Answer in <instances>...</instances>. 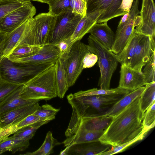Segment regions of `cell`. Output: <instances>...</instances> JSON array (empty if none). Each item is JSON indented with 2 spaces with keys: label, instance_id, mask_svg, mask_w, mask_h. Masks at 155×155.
<instances>
[{
  "label": "cell",
  "instance_id": "obj_25",
  "mask_svg": "<svg viewBox=\"0 0 155 155\" xmlns=\"http://www.w3.org/2000/svg\"><path fill=\"white\" fill-rule=\"evenodd\" d=\"M29 145V141L16 138L12 136L8 137L0 142V154L7 151L15 153L23 151Z\"/></svg>",
  "mask_w": 155,
  "mask_h": 155
},
{
  "label": "cell",
  "instance_id": "obj_34",
  "mask_svg": "<svg viewBox=\"0 0 155 155\" xmlns=\"http://www.w3.org/2000/svg\"><path fill=\"white\" fill-rule=\"evenodd\" d=\"M70 3V0H50L47 3L49 12L57 16L67 9H71Z\"/></svg>",
  "mask_w": 155,
  "mask_h": 155
},
{
  "label": "cell",
  "instance_id": "obj_32",
  "mask_svg": "<svg viewBox=\"0 0 155 155\" xmlns=\"http://www.w3.org/2000/svg\"><path fill=\"white\" fill-rule=\"evenodd\" d=\"M31 0H0V21L5 16Z\"/></svg>",
  "mask_w": 155,
  "mask_h": 155
},
{
  "label": "cell",
  "instance_id": "obj_5",
  "mask_svg": "<svg viewBox=\"0 0 155 155\" xmlns=\"http://www.w3.org/2000/svg\"><path fill=\"white\" fill-rule=\"evenodd\" d=\"M90 51L97 57L100 73L98 86L100 89L110 88L111 79L116 70L118 61L116 55L108 50L94 37L90 35L87 39Z\"/></svg>",
  "mask_w": 155,
  "mask_h": 155
},
{
  "label": "cell",
  "instance_id": "obj_14",
  "mask_svg": "<svg viewBox=\"0 0 155 155\" xmlns=\"http://www.w3.org/2000/svg\"><path fill=\"white\" fill-rule=\"evenodd\" d=\"M40 107L37 102L18 107L3 114L0 117V127L5 128L16 125Z\"/></svg>",
  "mask_w": 155,
  "mask_h": 155
},
{
  "label": "cell",
  "instance_id": "obj_23",
  "mask_svg": "<svg viewBox=\"0 0 155 155\" xmlns=\"http://www.w3.org/2000/svg\"><path fill=\"white\" fill-rule=\"evenodd\" d=\"M145 89V86H144L130 91L112 106L105 114L107 116L114 117L121 111L136 98L140 97Z\"/></svg>",
  "mask_w": 155,
  "mask_h": 155
},
{
  "label": "cell",
  "instance_id": "obj_12",
  "mask_svg": "<svg viewBox=\"0 0 155 155\" xmlns=\"http://www.w3.org/2000/svg\"><path fill=\"white\" fill-rule=\"evenodd\" d=\"M140 22L135 32L138 34L155 38V6L153 0H142L140 12Z\"/></svg>",
  "mask_w": 155,
  "mask_h": 155
},
{
  "label": "cell",
  "instance_id": "obj_27",
  "mask_svg": "<svg viewBox=\"0 0 155 155\" xmlns=\"http://www.w3.org/2000/svg\"><path fill=\"white\" fill-rule=\"evenodd\" d=\"M43 46L23 44L17 45L7 57L10 61L33 55L41 50Z\"/></svg>",
  "mask_w": 155,
  "mask_h": 155
},
{
  "label": "cell",
  "instance_id": "obj_45",
  "mask_svg": "<svg viewBox=\"0 0 155 155\" xmlns=\"http://www.w3.org/2000/svg\"><path fill=\"white\" fill-rule=\"evenodd\" d=\"M4 47V42L3 38L0 36V68L1 63L3 58L2 52Z\"/></svg>",
  "mask_w": 155,
  "mask_h": 155
},
{
  "label": "cell",
  "instance_id": "obj_38",
  "mask_svg": "<svg viewBox=\"0 0 155 155\" xmlns=\"http://www.w3.org/2000/svg\"><path fill=\"white\" fill-rule=\"evenodd\" d=\"M21 85L8 82L0 77V104Z\"/></svg>",
  "mask_w": 155,
  "mask_h": 155
},
{
  "label": "cell",
  "instance_id": "obj_13",
  "mask_svg": "<svg viewBox=\"0 0 155 155\" xmlns=\"http://www.w3.org/2000/svg\"><path fill=\"white\" fill-rule=\"evenodd\" d=\"M120 73L119 87L132 91L147 84L142 72L134 70L125 64H121Z\"/></svg>",
  "mask_w": 155,
  "mask_h": 155
},
{
  "label": "cell",
  "instance_id": "obj_37",
  "mask_svg": "<svg viewBox=\"0 0 155 155\" xmlns=\"http://www.w3.org/2000/svg\"><path fill=\"white\" fill-rule=\"evenodd\" d=\"M142 123L144 129L147 132L154 127L155 124V102L144 113Z\"/></svg>",
  "mask_w": 155,
  "mask_h": 155
},
{
  "label": "cell",
  "instance_id": "obj_28",
  "mask_svg": "<svg viewBox=\"0 0 155 155\" xmlns=\"http://www.w3.org/2000/svg\"><path fill=\"white\" fill-rule=\"evenodd\" d=\"M62 144L54 137L50 131L46 134L45 140L41 146L37 150L32 152H27L26 155H49L53 153V148L56 146Z\"/></svg>",
  "mask_w": 155,
  "mask_h": 155
},
{
  "label": "cell",
  "instance_id": "obj_18",
  "mask_svg": "<svg viewBox=\"0 0 155 155\" xmlns=\"http://www.w3.org/2000/svg\"><path fill=\"white\" fill-rule=\"evenodd\" d=\"M126 94H110L75 97L84 105L101 110L110 105L112 106Z\"/></svg>",
  "mask_w": 155,
  "mask_h": 155
},
{
  "label": "cell",
  "instance_id": "obj_2",
  "mask_svg": "<svg viewBox=\"0 0 155 155\" xmlns=\"http://www.w3.org/2000/svg\"><path fill=\"white\" fill-rule=\"evenodd\" d=\"M55 64L24 84L20 94L24 98L49 100L57 96Z\"/></svg>",
  "mask_w": 155,
  "mask_h": 155
},
{
  "label": "cell",
  "instance_id": "obj_24",
  "mask_svg": "<svg viewBox=\"0 0 155 155\" xmlns=\"http://www.w3.org/2000/svg\"><path fill=\"white\" fill-rule=\"evenodd\" d=\"M55 85L57 96L63 98L68 89L65 68L59 58L55 63Z\"/></svg>",
  "mask_w": 155,
  "mask_h": 155
},
{
  "label": "cell",
  "instance_id": "obj_47",
  "mask_svg": "<svg viewBox=\"0 0 155 155\" xmlns=\"http://www.w3.org/2000/svg\"><path fill=\"white\" fill-rule=\"evenodd\" d=\"M85 0L87 2V0Z\"/></svg>",
  "mask_w": 155,
  "mask_h": 155
},
{
  "label": "cell",
  "instance_id": "obj_35",
  "mask_svg": "<svg viewBox=\"0 0 155 155\" xmlns=\"http://www.w3.org/2000/svg\"><path fill=\"white\" fill-rule=\"evenodd\" d=\"M147 133V132L144 129L143 132L134 139L118 146L115 147L112 146L110 149L102 153L100 155H110L122 152L133 144L142 140Z\"/></svg>",
  "mask_w": 155,
  "mask_h": 155
},
{
  "label": "cell",
  "instance_id": "obj_15",
  "mask_svg": "<svg viewBox=\"0 0 155 155\" xmlns=\"http://www.w3.org/2000/svg\"><path fill=\"white\" fill-rule=\"evenodd\" d=\"M60 55V50L57 46L48 44L44 46L33 55L11 61L18 63L32 64L55 62Z\"/></svg>",
  "mask_w": 155,
  "mask_h": 155
},
{
  "label": "cell",
  "instance_id": "obj_1",
  "mask_svg": "<svg viewBox=\"0 0 155 155\" xmlns=\"http://www.w3.org/2000/svg\"><path fill=\"white\" fill-rule=\"evenodd\" d=\"M140 97L134 100L114 117L99 139L101 143L115 147L129 141L143 131L144 113L140 106Z\"/></svg>",
  "mask_w": 155,
  "mask_h": 155
},
{
  "label": "cell",
  "instance_id": "obj_20",
  "mask_svg": "<svg viewBox=\"0 0 155 155\" xmlns=\"http://www.w3.org/2000/svg\"><path fill=\"white\" fill-rule=\"evenodd\" d=\"M23 85L20 86L0 104V117L3 114L18 107L39 101L27 99L21 97L20 94Z\"/></svg>",
  "mask_w": 155,
  "mask_h": 155
},
{
  "label": "cell",
  "instance_id": "obj_6",
  "mask_svg": "<svg viewBox=\"0 0 155 155\" xmlns=\"http://www.w3.org/2000/svg\"><path fill=\"white\" fill-rule=\"evenodd\" d=\"M139 4L138 0L134 1L130 11L123 15L119 23L111 50L116 55L122 51L131 38L135 27L140 23Z\"/></svg>",
  "mask_w": 155,
  "mask_h": 155
},
{
  "label": "cell",
  "instance_id": "obj_3",
  "mask_svg": "<svg viewBox=\"0 0 155 155\" xmlns=\"http://www.w3.org/2000/svg\"><path fill=\"white\" fill-rule=\"evenodd\" d=\"M56 19V16L49 12L32 18L17 45L25 44L43 46L49 44Z\"/></svg>",
  "mask_w": 155,
  "mask_h": 155
},
{
  "label": "cell",
  "instance_id": "obj_33",
  "mask_svg": "<svg viewBox=\"0 0 155 155\" xmlns=\"http://www.w3.org/2000/svg\"><path fill=\"white\" fill-rule=\"evenodd\" d=\"M60 110L59 108H55L46 104L41 106L34 114L40 117L51 121L55 118L56 115Z\"/></svg>",
  "mask_w": 155,
  "mask_h": 155
},
{
  "label": "cell",
  "instance_id": "obj_41",
  "mask_svg": "<svg viewBox=\"0 0 155 155\" xmlns=\"http://www.w3.org/2000/svg\"><path fill=\"white\" fill-rule=\"evenodd\" d=\"M98 58L94 53L91 51L87 53L84 56L83 64L84 69L91 68L97 62Z\"/></svg>",
  "mask_w": 155,
  "mask_h": 155
},
{
  "label": "cell",
  "instance_id": "obj_11",
  "mask_svg": "<svg viewBox=\"0 0 155 155\" xmlns=\"http://www.w3.org/2000/svg\"><path fill=\"white\" fill-rule=\"evenodd\" d=\"M155 52V38L140 34L129 66L139 72Z\"/></svg>",
  "mask_w": 155,
  "mask_h": 155
},
{
  "label": "cell",
  "instance_id": "obj_19",
  "mask_svg": "<svg viewBox=\"0 0 155 155\" xmlns=\"http://www.w3.org/2000/svg\"><path fill=\"white\" fill-rule=\"evenodd\" d=\"M108 50L111 51L115 39V34L107 22L96 23L88 31Z\"/></svg>",
  "mask_w": 155,
  "mask_h": 155
},
{
  "label": "cell",
  "instance_id": "obj_39",
  "mask_svg": "<svg viewBox=\"0 0 155 155\" xmlns=\"http://www.w3.org/2000/svg\"><path fill=\"white\" fill-rule=\"evenodd\" d=\"M70 5L74 13L83 17L87 14V2L85 0H70Z\"/></svg>",
  "mask_w": 155,
  "mask_h": 155
},
{
  "label": "cell",
  "instance_id": "obj_30",
  "mask_svg": "<svg viewBox=\"0 0 155 155\" xmlns=\"http://www.w3.org/2000/svg\"><path fill=\"white\" fill-rule=\"evenodd\" d=\"M50 121L45 120L38 122L19 129L12 136L21 140L29 141L34 136L37 130Z\"/></svg>",
  "mask_w": 155,
  "mask_h": 155
},
{
  "label": "cell",
  "instance_id": "obj_17",
  "mask_svg": "<svg viewBox=\"0 0 155 155\" xmlns=\"http://www.w3.org/2000/svg\"><path fill=\"white\" fill-rule=\"evenodd\" d=\"M102 13V11H97L87 14L82 18L72 35L68 39L63 41L68 45L67 53H68L74 43L81 40L85 35L88 33L91 27L97 23L98 18Z\"/></svg>",
  "mask_w": 155,
  "mask_h": 155
},
{
  "label": "cell",
  "instance_id": "obj_44",
  "mask_svg": "<svg viewBox=\"0 0 155 155\" xmlns=\"http://www.w3.org/2000/svg\"><path fill=\"white\" fill-rule=\"evenodd\" d=\"M55 46L59 48L61 53L60 56L66 53L68 46L67 44L64 41H61Z\"/></svg>",
  "mask_w": 155,
  "mask_h": 155
},
{
  "label": "cell",
  "instance_id": "obj_10",
  "mask_svg": "<svg viewBox=\"0 0 155 155\" xmlns=\"http://www.w3.org/2000/svg\"><path fill=\"white\" fill-rule=\"evenodd\" d=\"M122 0H87V14L97 11L102 13L98 18L97 23L107 22L118 16L123 15L119 9Z\"/></svg>",
  "mask_w": 155,
  "mask_h": 155
},
{
  "label": "cell",
  "instance_id": "obj_40",
  "mask_svg": "<svg viewBox=\"0 0 155 155\" xmlns=\"http://www.w3.org/2000/svg\"><path fill=\"white\" fill-rule=\"evenodd\" d=\"M45 120H49L40 117L33 113L28 116L16 125L18 129H20L38 122Z\"/></svg>",
  "mask_w": 155,
  "mask_h": 155
},
{
  "label": "cell",
  "instance_id": "obj_43",
  "mask_svg": "<svg viewBox=\"0 0 155 155\" xmlns=\"http://www.w3.org/2000/svg\"><path fill=\"white\" fill-rule=\"evenodd\" d=\"M134 1V0H122L119 9L123 15L130 11Z\"/></svg>",
  "mask_w": 155,
  "mask_h": 155
},
{
  "label": "cell",
  "instance_id": "obj_7",
  "mask_svg": "<svg viewBox=\"0 0 155 155\" xmlns=\"http://www.w3.org/2000/svg\"><path fill=\"white\" fill-rule=\"evenodd\" d=\"M88 45L81 40L74 43L64 58H59L64 65L68 87L73 86L84 69L83 60L85 55L90 52Z\"/></svg>",
  "mask_w": 155,
  "mask_h": 155
},
{
  "label": "cell",
  "instance_id": "obj_22",
  "mask_svg": "<svg viewBox=\"0 0 155 155\" xmlns=\"http://www.w3.org/2000/svg\"><path fill=\"white\" fill-rule=\"evenodd\" d=\"M104 131H91L80 130L67 137L62 143L65 147H68L78 143L99 141V139Z\"/></svg>",
  "mask_w": 155,
  "mask_h": 155
},
{
  "label": "cell",
  "instance_id": "obj_36",
  "mask_svg": "<svg viewBox=\"0 0 155 155\" xmlns=\"http://www.w3.org/2000/svg\"><path fill=\"white\" fill-rule=\"evenodd\" d=\"M155 52L151 54L149 60L144 65L142 73L147 83L155 82Z\"/></svg>",
  "mask_w": 155,
  "mask_h": 155
},
{
  "label": "cell",
  "instance_id": "obj_4",
  "mask_svg": "<svg viewBox=\"0 0 155 155\" xmlns=\"http://www.w3.org/2000/svg\"><path fill=\"white\" fill-rule=\"evenodd\" d=\"M55 63H20L12 61L7 58H3L0 66V77L12 83L25 84Z\"/></svg>",
  "mask_w": 155,
  "mask_h": 155
},
{
  "label": "cell",
  "instance_id": "obj_16",
  "mask_svg": "<svg viewBox=\"0 0 155 155\" xmlns=\"http://www.w3.org/2000/svg\"><path fill=\"white\" fill-rule=\"evenodd\" d=\"M111 147L99 141L78 143L66 147L60 155H100Z\"/></svg>",
  "mask_w": 155,
  "mask_h": 155
},
{
  "label": "cell",
  "instance_id": "obj_46",
  "mask_svg": "<svg viewBox=\"0 0 155 155\" xmlns=\"http://www.w3.org/2000/svg\"><path fill=\"white\" fill-rule=\"evenodd\" d=\"M32 1H37L41 3H47L50 0H31Z\"/></svg>",
  "mask_w": 155,
  "mask_h": 155
},
{
  "label": "cell",
  "instance_id": "obj_26",
  "mask_svg": "<svg viewBox=\"0 0 155 155\" xmlns=\"http://www.w3.org/2000/svg\"><path fill=\"white\" fill-rule=\"evenodd\" d=\"M140 35L134 30L124 49L120 53L116 55L118 62L121 64L124 63L129 65Z\"/></svg>",
  "mask_w": 155,
  "mask_h": 155
},
{
  "label": "cell",
  "instance_id": "obj_8",
  "mask_svg": "<svg viewBox=\"0 0 155 155\" xmlns=\"http://www.w3.org/2000/svg\"><path fill=\"white\" fill-rule=\"evenodd\" d=\"M83 17L67 9L56 16L54 29L49 44L55 45L70 38Z\"/></svg>",
  "mask_w": 155,
  "mask_h": 155
},
{
  "label": "cell",
  "instance_id": "obj_9",
  "mask_svg": "<svg viewBox=\"0 0 155 155\" xmlns=\"http://www.w3.org/2000/svg\"><path fill=\"white\" fill-rule=\"evenodd\" d=\"M36 9L31 2L10 13L0 21V34L9 33L17 28L30 17L36 14Z\"/></svg>",
  "mask_w": 155,
  "mask_h": 155
},
{
  "label": "cell",
  "instance_id": "obj_31",
  "mask_svg": "<svg viewBox=\"0 0 155 155\" xmlns=\"http://www.w3.org/2000/svg\"><path fill=\"white\" fill-rule=\"evenodd\" d=\"M130 91L117 87L114 88L106 89L93 88L87 90L81 91L74 94L75 97L110 94H127Z\"/></svg>",
  "mask_w": 155,
  "mask_h": 155
},
{
  "label": "cell",
  "instance_id": "obj_21",
  "mask_svg": "<svg viewBox=\"0 0 155 155\" xmlns=\"http://www.w3.org/2000/svg\"><path fill=\"white\" fill-rule=\"evenodd\" d=\"M33 17H30L21 25L11 33L4 34V47L2 52L3 58H7L18 45L23 35L30 20Z\"/></svg>",
  "mask_w": 155,
  "mask_h": 155
},
{
  "label": "cell",
  "instance_id": "obj_42",
  "mask_svg": "<svg viewBox=\"0 0 155 155\" xmlns=\"http://www.w3.org/2000/svg\"><path fill=\"white\" fill-rule=\"evenodd\" d=\"M18 129L16 125H14L5 128L0 127V142L9 136L14 134Z\"/></svg>",
  "mask_w": 155,
  "mask_h": 155
},
{
  "label": "cell",
  "instance_id": "obj_29",
  "mask_svg": "<svg viewBox=\"0 0 155 155\" xmlns=\"http://www.w3.org/2000/svg\"><path fill=\"white\" fill-rule=\"evenodd\" d=\"M140 97V108L144 113L155 102V82L147 83Z\"/></svg>",
  "mask_w": 155,
  "mask_h": 155
}]
</instances>
